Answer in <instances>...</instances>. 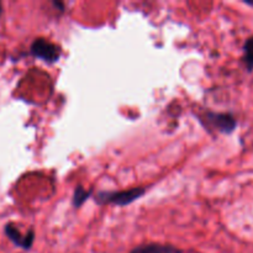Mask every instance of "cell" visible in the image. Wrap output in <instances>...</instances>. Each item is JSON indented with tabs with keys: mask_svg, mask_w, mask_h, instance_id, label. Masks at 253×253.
Here are the masks:
<instances>
[{
	"mask_svg": "<svg viewBox=\"0 0 253 253\" xmlns=\"http://www.w3.org/2000/svg\"><path fill=\"white\" fill-rule=\"evenodd\" d=\"M146 190L147 189L145 187H137L127 190H119V192H99L94 197V200L99 205L114 204L118 207H126L140 199Z\"/></svg>",
	"mask_w": 253,
	"mask_h": 253,
	"instance_id": "obj_1",
	"label": "cell"
},
{
	"mask_svg": "<svg viewBox=\"0 0 253 253\" xmlns=\"http://www.w3.org/2000/svg\"><path fill=\"white\" fill-rule=\"evenodd\" d=\"M30 53L36 58L47 62V63H54L59 59L62 51L61 47L57 46L56 43L41 37V39H36L32 42L31 47H30Z\"/></svg>",
	"mask_w": 253,
	"mask_h": 253,
	"instance_id": "obj_2",
	"label": "cell"
},
{
	"mask_svg": "<svg viewBox=\"0 0 253 253\" xmlns=\"http://www.w3.org/2000/svg\"><path fill=\"white\" fill-rule=\"evenodd\" d=\"M205 123L208 126L215 128L216 131L221 133H230L234 132L237 127V121L232 114L229 113H215V111H205L204 114Z\"/></svg>",
	"mask_w": 253,
	"mask_h": 253,
	"instance_id": "obj_3",
	"label": "cell"
},
{
	"mask_svg": "<svg viewBox=\"0 0 253 253\" xmlns=\"http://www.w3.org/2000/svg\"><path fill=\"white\" fill-rule=\"evenodd\" d=\"M5 235L7 236V239L12 242L16 246L21 247L24 250H30L34 245L35 241V231L34 230H30L26 235H21V232L17 230V227L14 224L9 222V224L5 225L4 227Z\"/></svg>",
	"mask_w": 253,
	"mask_h": 253,
	"instance_id": "obj_4",
	"label": "cell"
},
{
	"mask_svg": "<svg viewBox=\"0 0 253 253\" xmlns=\"http://www.w3.org/2000/svg\"><path fill=\"white\" fill-rule=\"evenodd\" d=\"M130 253H182V251L172 245L146 244L135 247Z\"/></svg>",
	"mask_w": 253,
	"mask_h": 253,
	"instance_id": "obj_5",
	"label": "cell"
},
{
	"mask_svg": "<svg viewBox=\"0 0 253 253\" xmlns=\"http://www.w3.org/2000/svg\"><path fill=\"white\" fill-rule=\"evenodd\" d=\"M91 194H93V192H91V190H86V189H84L82 185H78V187H76V189H74V192H73V199H72V204H73V207L76 208V209H78V208H81L82 205H83L84 203H85L86 200L91 197Z\"/></svg>",
	"mask_w": 253,
	"mask_h": 253,
	"instance_id": "obj_6",
	"label": "cell"
},
{
	"mask_svg": "<svg viewBox=\"0 0 253 253\" xmlns=\"http://www.w3.org/2000/svg\"><path fill=\"white\" fill-rule=\"evenodd\" d=\"M244 62L249 72L253 71V36L249 37L244 44Z\"/></svg>",
	"mask_w": 253,
	"mask_h": 253,
	"instance_id": "obj_7",
	"label": "cell"
},
{
	"mask_svg": "<svg viewBox=\"0 0 253 253\" xmlns=\"http://www.w3.org/2000/svg\"><path fill=\"white\" fill-rule=\"evenodd\" d=\"M245 4L249 5V6H252L253 7V0H245Z\"/></svg>",
	"mask_w": 253,
	"mask_h": 253,
	"instance_id": "obj_8",
	"label": "cell"
},
{
	"mask_svg": "<svg viewBox=\"0 0 253 253\" xmlns=\"http://www.w3.org/2000/svg\"><path fill=\"white\" fill-rule=\"evenodd\" d=\"M1 10H2L1 9V4H0V15H1Z\"/></svg>",
	"mask_w": 253,
	"mask_h": 253,
	"instance_id": "obj_9",
	"label": "cell"
}]
</instances>
